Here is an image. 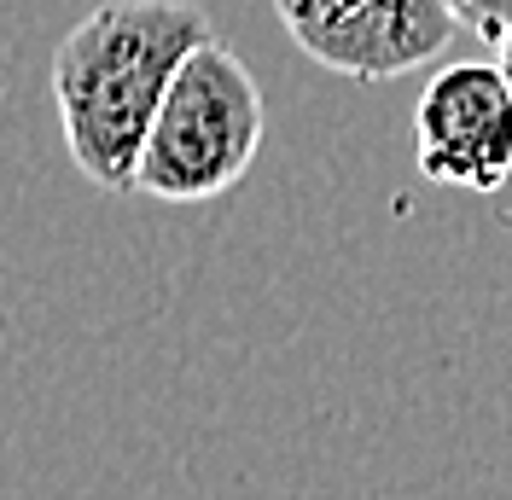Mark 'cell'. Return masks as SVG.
Listing matches in <instances>:
<instances>
[{"instance_id":"6da1fadb","label":"cell","mask_w":512,"mask_h":500,"mask_svg":"<svg viewBox=\"0 0 512 500\" xmlns=\"http://www.w3.org/2000/svg\"><path fill=\"white\" fill-rule=\"evenodd\" d=\"M204 41L216 35L187 0H105L64 35L47 88L82 181L134 192L163 99Z\"/></svg>"},{"instance_id":"7a4b0ae2","label":"cell","mask_w":512,"mask_h":500,"mask_svg":"<svg viewBox=\"0 0 512 500\" xmlns=\"http://www.w3.org/2000/svg\"><path fill=\"white\" fill-rule=\"evenodd\" d=\"M262 128L268 111L245 59L222 41H204L163 99L134 192L163 204H210L245 181L262 152Z\"/></svg>"},{"instance_id":"5b68a950","label":"cell","mask_w":512,"mask_h":500,"mask_svg":"<svg viewBox=\"0 0 512 500\" xmlns=\"http://www.w3.org/2000/svg\"><path fill=\"white\" fill-rule=\"evenodd\" d=\"M448 6H454L460 30L483 35V41H501L512 30V0H448Z\"/></svg>"},{"instance_id":"3957f363","label":"cell","mask_w":512,"mask_h":500,"mask_svg":"<svg viewBox=\"0 0 512 500\" xmlns=\"http://www.w3.org/2000/svg\"><path fill=\"white\" fill-rule=\"evenodd\" d=\"M286 35L355 82H390L431 64L460 35L448 0H274Z\"/></svg>"},{"instance_id":"277c9868","label":"cell","mask_w":512,"mask_h":500,"mask_svg":"<svg viewBox=\"0 0 512 500\" xmlns=\"http://www.w3.org/2000/svg\"><path fill=\"white\" fill-rule=\"evenodd\" d=\"M414 163L454 192H501L512 181V88L501 64H443L414 105Z\"/></svg>"},{"instance_id":"8992f818","label":"cell","mask_w":512,"mask_h":500,"mask_svg":"<svg viewBox=\"0 0 512 500\" xmlns=\"http://www.w3.org/2000/svg\"><path fill=\"white\" fill-rule=\"evenodd\" d=\"M495 53H501V59H495V64H501V70H507V88H512V30L501 35V41H495Z\"/></svg>"}]
</instances>
